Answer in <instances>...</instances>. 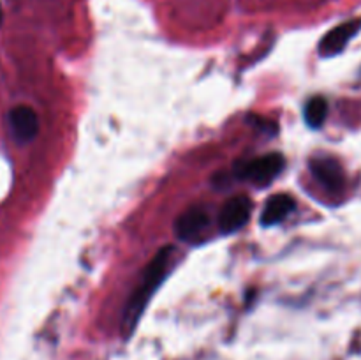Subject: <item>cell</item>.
<instances>
[{"mask_svg":"<svg viewBox=\"0 0 361 360\" xmlns=\"http://www.w3.org/2000/svg\"><path fill=\"white\" fill-rule=\"evenodd\" d=\"M312 175L330 193H338L344 187V172L341 164L331 157H317L310 162Z\"/></svg>","mask_w":361,"mask_h":360,"instance_id":"obj_4","label":"cell"},{"mask_svg":"<svg viewBox=\"0 0 361 360\" xmlns=\"http://www.w3.org/2000/svg\"><path fill=\"white\" fill-rule=\"evenodd\" d=\"M173 247H162L157 254H155L154 260L148 263L147 270H145L143 277H141L140 286L134 289L133 296L129 299L126 307V313H123L122 327L123 332L127 335L133 334L134 327L140 321L141 314H143L145 307L150 302L152 295L157 292L159 286L164 282L166 275L169 274V268L173 263Z\"/></svg>","mask_w":361,"mask_h":360,"instance_id":"obj_1","label":"cell"},{"mask_svg":"<svg viewBox=\"0 0 361 360\" xmlns=\"http://www.w3.org/2000/svg\"><path fill=\"white\" fill-rule=\"evenodd\" d=\"M295 210V200L289 194H275L264 205V210L261 214V224L274 226L284 221L291 212Z\"/></svg>","mask_w":361,"mask_h":360,"instance_id":"obj_8","label":"cell"},{"mask_svg":"<svg viewBox=\"0 0 361 360\" xmlns=\"http://www.w3.org/2000/svg\"><path fill=\"white\" fill-rule=\"evenodd\" d=\"M0 23H2V7H0Z\"/></svg>","mask_w":361,"mask_h":360,"instance_id":"obj_10","label":"cell"},{"mask_svg":"<svg viewBox=\"0 0 361 360\" xmlns=\"http://www.w3.org/2000/svg\"><path fill=\"white\" fill-rule=\"evenodd\" d=\"M210 219L203 208H189L175 222V233L182 240H194L208 226Z\"/></svg>","mask_w":361,"mask_h":360,"instance_id":"obj_7","label":"cell"},{"mask_svg":"<svg viewBox=\"0 0 361 360\" xmlns=\"http://www.w3.org/2000/svg\"><path fill=\"white\" fill-rule=\"evenodd\" d=\"M9 126L14 138L21 143L34 140L39 131V119L28 106H16L9 112Z\"/></svg>","mask_w":361,"mask_h":360,"instance_id":"obj_6","label":"cell"},{"mask_svg":"<svg viewBox=\"0 0 361 360\" xmlns=\"http://www.w3.org/2000/svg\"><path fill=\"white\" fill-rule=\"evenodd\" d=\"M252 210V201L247 196H235L222 207L219 224L224 233H235L247 224Z\"/></svg>","mask_w":361,"mask_h":360,"instance_id":"obj_3","label":"cell"},{"mask_svg":"<svg viewBox=\"0 0 361 360\" xmlns=\"http://www.w3.org/2000/svg\"><path fill=\"white\" fill-rule=\"evenodd\" d=\"M282 169H284V157L281 154H267L243 162L238 168V176L256 186H268Z\"/></svg>","mask_w":361,"mask_h":360,"instance_id":"obj_2","label":"cell"},{"mask_svg":"<svg viewBox=\"0 0 361 360\" xmlns=\"http://www.w3.org/2000/svg\"><path fill=\"white\" fill-rule=\"evenodd\" d=\"M360 28H361V20L345 21V23L335 27L334 30L328 32V34L323 37V41H321L319 44L321 55L331 56L341 53L342 49L348 46V42L358 34Z\"/></svg>","mask_w":361,"mask_h":360,"instance_id":"obj_5","label":"cell"},{"mask_svg":"<svg viewBox=\"0 0 361 360\" xmlns=\"http://www.w3.org/2000/svg\"><path fill=\"white\" fill-rule=\"evenodd\" d=\"M328 102L324 97H312L305 106V120L310 127H321L326 120Z\"/></svg>","mask_w":361,"mask_h":360,"instance_id":"obj_9","label":"cell"}]
</instances>
